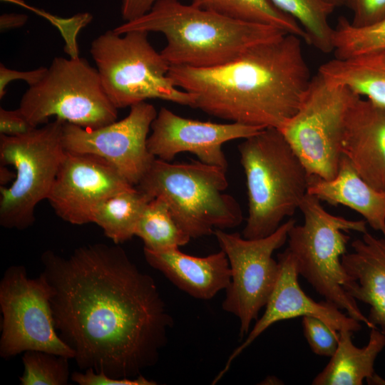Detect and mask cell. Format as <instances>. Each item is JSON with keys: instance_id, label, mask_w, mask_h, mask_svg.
<instances>
[{"instance_id": "obj_1", "label": "cell", "mask_w": 385, "mask_h": 385, "mask_svg": "<svg viewBox=\"0 0 385 385\" xmlns=\"http://www.w3.org/2000/svg\"><path fill=\"white\" fill-rule=\"evenodd\" d=\"M55 328L81 369L135 378L157 364L173 325L154 279L120 246L41 257Z\"/></svg>"}, {"instance_id": "obj_2", "label": "cell", "mask_w": 385, "mask_h": 385, "mask_svg": "<svg viewBox=\"0 0 385 385\" xmlns=\"http://www.w3.org/2000/svg\"><path fill=\"white\" fill-rule=\"evenodd\" d=\"M301 39L286 34L222 65L170 66L168 76L208 115L279 130L297 113L312 80Z\"/></svg>"}, {"instance_id": "obj_3", "label": "cell", "mask_w": 385, "mask_h": 385, "mask_svg": "<svg viewBox=\"0 0 385 385\" xmlns=\"http://www.w3.org/2000/svg\"><path fill=\"white\" fill-rule=\"evenodd\" d=\"M113 31L164 35L160 53L170 66L197 68L226 63L248 48L287 34L270 25L230 19L178 0H158L143 16L124 22Z\"/></svg>"}, {"instance_id": "obj_4", "label": "cell", "mask_w": 385, "mask_h": 385, "mask_svg": "<svg viewBox=\"0 0 385 385\" xmlns=\"http://www.w3.org/2000/svg\"><path fill=\"white\" fill-rule=\"evenodd\" d=\"M239 144L248 215L242 236L267 237L299 209L310 176L281 131L265 128Z\"/></svg>"}, {"instance_id": "obj_5", "label": "cell", "mask_w": 385, "mask_h": 385, "mask_svg": "<svg viewBox=\"0 0 385 385\" xmlns=\"http://www.w3.org/2000/svg\"><path fill=\"white\" fill-rule=\"evenodd\" d=\"M226 172L200 160L170 163L155 158L135 188L163 198L180 227L190 238H199L242 222L239 203L225 192Z\"/></svg>"}, {"instance_id": "obj_6", "label": "cell", "mask_w": 385, "mask_h": 385, "mask_svg": "<svg viewBox=\"0 0 385 385\" xmlns=\"http://www.w3.org/2000/svg\"><path fill=\"white\" fill-rule=\"evenodd\" d=\"M320 200L307 193L299 205L304 223L288 232V250L292 254L299 275H302L325 300L347 314L373 328L360 310L356 300L344 289L354 279L342 263L350 237L345 232H367L366 220H351L334 215L323 207Z\"/></svg>"}, {"instance_id": "obj_7", "label": "cell", "mask_w": 385, "mask_h": 385, "mask_svg": "<svg viewBox=\"0 0 385 385\" xmlns=\"http://www.w3.org/2000/svg\"><path fill=\"white\" fill-rule=\"evenodd\" d=\"M90 53L103 89L117 109L148 99L194 108L195 96L168 76L170 66L151 45L148 32L107 31L93 41Z\"/></svg>"}, {"instance_id": "obj_8", "label": "cell", "mask_w": 385, "mask_h": 385, "mask_svg": "<svg viewBox=\"0 0 385 385\" xmlns=\"http://www.w3.org/2000/svg\"><path fill=\"white\" fill-rule=\"evenodd\" d=\"M64 123L56 118L24 135H0L1 164L16 171L11 185L0 188L3 227L24 230L34 222L35 208L48 198L65 155Z\"/></svg>"}, {"instance_id": "obj_9", "label": "cell", "mask_w": 385, "mask_h": 385, "mask_svg": "<svg viewBox=\"0 0 385 385\" xmlns=\"http://www.w3.org/2000/svg\"><path fill=\"white\" fill-rule=\"evenodd\" d=\"M19 108L36 128L52 116L90 129L118 118L96 68L78 56L54 58L43 77L29 86Z\"/></svg>"}, {"instance_id": "obj_10", "label": "cell", "mask_w": 385, "mask_h": 385, "mask_svg": "<svg viewBox=\"0 0 385 385\" xmlns=\"http://www.w3.org/2000/svg\"><path fill=\"white\" fill-rule=\"evenodd\" d=\"M357 96L318 73L297 113L279 129L309 176L329 180L337 175L345 118Z\"/></svg>"}, {"instance_id": "obj_11", "label": "cell", "mask_w": 385, "mask_h": 385, "mask_svg": "<svg viewBox=\"0 0 385 385\" xmlns=\"http://www.w3.org/2000/svg\"><path fill=\"white\" fill-rule=\"evenodd\" d=\"M0 310L1 357L40 350L73 359L55 328L51 288L43 273L30 278L23 265L9 267L0 282Z\"/></svg>"}, {"instance_id": "obj_12", "label": "cell", "mask_w": 385, "mask_h": 385, "mask_svg": "<svg viewBox=\"0 0 385 385\" xmlns=\"http://www.w3.org/2000/svg\"><path fill=\"white\" fill-rule=\"evenodd\" d=\"M295 223L290 219L271 235L259 239H246L238 232L228 233L220 229L213 232L231 270V280L222 307L239 319L240 339L248 334L252 321L258 319L260 309L274 289L279 265L272 255L286 242Z\"/></svg>"}, {"instance_id": "obj_13", "label": "cell", "mask_w": 385, "mask_h": 385, "mask_svg": "<svg viewBox=\"0 0 385 385\" xmlns=\"http://www.w3.org/2000/svg\"><path fill=\"white\" fill-rule=\"evenodd\" d=\"M130 108L123 119L95 129L65 122L63 144L67 151L105 159L135 187L156 158L148 150L147 140L158 112L145 101Z\"/></svg>"}, {"instance_id": "obj_14", "label": "cell", "mask_w": 385, "mask_h": 385, "mask_svg": "<svg viewBox=\"0 0 385 385\" xmlns=\"http://www.w3.org/2000/svg\"><path fill=\"white\" fill-rule=\"evenodd\" d=\"M135 188L105 159L66 150L47 200L60 218L81 225L103 201Z\"/></svg>"}, {"instance_id": "obj_15", "label": "cell", "mask_w": 385, "mask_h": 385, "mask_svg": "<svg viewBox=\"0 0 385 385\" xmlns=\"http://www.w3.org/2000/svg\"><path fill=\"white\" fill-rule=\"evenodd\" d=\"M150 129L147 146L156 158L170 162L178 154L188 152L202 163L227 170L228 163L222 145L250 137L264 128L234 122L217 123L193 120L162 107Z\"/></svg>"}, {"instance_id": "obj_16", "label": "cell", "mask_w": 385, "mask_h": 385, "mask_svg": "<svg viewBox=\"0 0 385 385\" xmlns=\"http://www.w3.org/2000/svg\"><path fill=\"white\" fill-rule=\"evenodd\" d=\"M279 273L274 289L265 305L264 314L258 319L243 342L234 349L223 369L212 381L216 384L229 370L232 361L267 329L277 322L298 317L319 318L335 331H360L361 322L341 312L327 300L316 302L307 295L298 282L295 260L287 248L277 256Z\"/></svg>"}, {"instance_id": "obj_17", "label": "cell", "mask_w": 385, "mask_h": 385, "mask_svg": "<svg viewBox=\"0 0 385 385\" xmlns=\"http://www.w3.org/2000/svg\"><path fill=\"white\" fill-rule=\"evenodd\" d=\"M342 153L364 181L385 191V107L356 97L345 118Z\"/></svg>"}, {"instance_id": "obj_18", "label": "cell", "mask_w": 385, "mask_h": 385, "mask_svg": "<svg viewBox=\"0 0 385 385\" xmlns=\"http://www.w3.org/2000/svg\"><path fill=\"white\" fill-rule=\"evenodd\" d=\"M143 253L150 266L194 298L210 299L230 283L229 260L222 250L206 257L189 255L179 248L163 251L143 248Z\"/></svg>"}, {"instance_id": "obj_19", "label": "cell", "mask_w": 385, "mask_h": 385, "mask_svg": "<svg viewBox=\"0 0 385 385\" xmlns=\"http://www.w3.org/2000/svg\"><path fill=\"white\" fill-rule=\"evenodd\" d=\"M351 247L353 251L342 256V263L354 281L344 289L356 300L369 305V321L385 336V238L367 231Z\"/></svg>"}, {"instance_id": "obj_20", "label": "cell", "mask_w": 385, "mask_h": 385, "mask_svg": "<svg viewBox=\"0 0 385 385\" xmlns=\"http://www.w3.org/2000/svg\"><path fill=\"white\" fill-rule=\"evenodd\" d=\"M307 193L329 205H342L357 212L385 238V191H378L364 181L344 155L333 179L310 176Z\"/></svg>"}, {"instance_id": "obj_21", "label": "cell", "mask_w": 385, "mask_h": 385, "mask_svg": "<svg viewBox=\"0 0 385 385\" xmlns=\"http://www.w3.org/2000/svg\"><path fill=\"white\" fill-rule=\"evenodd\" d=\"M353 333L339 331L337 350L313 379V385H361L364 379L371 384L376 375L374 363L385 346V336L378 328H371L367 344L359 348L352 342Z\"/></svg>"}, {"instance_id": "obj_22", "label": "cell", "mask_w": 385, "mask_h": 385, "mask_svg": "<svg viewBox=\"0 0 385 385\" xmlns=\"http://www.w3.org/2000/svg\"><path fill=\"white\" fill-rule=\"evenodd\" d=\"M318 73L329 82L385 107V48L335 58L322 64Z\"/></svg>"}, {"instance_id": "obj_23", "label": "cell", "mask_w": 385, "mask_h": 385, "mask_svg": "<svg viewBox=\"0 0 385 385\" xmlns=\"http://www.w3.org/2000/svg\"><path fill=\"white\" fill-rule=\"evenodd\" d=\"M152 199L136 188L116 194L96 207L92 222L115 244L123 243L135 236L138 222Z\"/></svg>"}, {"instance_id": "obj_24", "label": "cell", "mask_w": 385, "mask_h": 385, "mask_svg": "<svg viewBox=\"0 0 385 385\" xmlns=\"http://www.w3.org/2000/svg\"><path fill=\"white\" fill-rule=\"evenodd\" d=\"M192 4L222 16L250 23L277 27L307 41L302 26L277 9L269 0H191Z\"/></svg>"}, {"instance_id": "obj_25", "label": "cell", "mask_w": 385, "mask_h": 385, "mask_svg": "<svg viewBox=\"0 0 385 385\" xmlns=\"http://www.w3.org/2000/svg\"><path fill=\"white\" fill-rule=\"evenodd\" d=\"M144 248L163 251L187 245L190 237L175 220L169 206L161 197L152 199L143 210L135 228Z\"/></svg>"}, {"instance_id": "obj_26", "label": "cell", "mask_w": 385, "mask_h": 385, "mask_svg": "<svg viewBox=\"0 0 385 385\" xmlns=\"http://www.w3.org/2000/svg\"><path fill=\"white\" fill-rule=\"evenodd\" d=\"M277 9L294 19L303 29L307 43L327 53L333 51L334 29L329 16L334 7L324 0H269Z\"/></svg>"}, {"instance_id": "obj_27", "label": "cell", "mask_w": 385, "mask_h": 385, "mask_svg": "<svg viewBox=\"0 0 385 385\" xmlns=\"http://www.w3.org/2000/svg\"><path fill=\"white\" fill-rule=\"evenodd\" d=\"M333 51L335 58H346L385 48V18L364 27L353 26L345 18H339L334 29Z\"/></svg>"}, {"instance_id": "obj_28", "label": "cell", "mask_w": 385, "mask_h": 385, "mask_svg": "<svg viewBox=\"0 0 385 385\" xmlns=\"http://www.w3.org/2000/svg\"><path fill=\"white\" fill-rule=\"evenodd\" d=\"M70 359L53 353L29 350L24 352L21 385H66L70 378Z\"/></svg>"}, {"instance_id": "obj_29", "label": "cell", "mask_w": 385, "mask_h": 385, "mask_svg": "<svg viewBox=\"0 0 385 385\" xmlns=\"http://www.w3.org/2000/svg\"><path fill=\"white\" fill-rule=\"evenodd\" d=\"M302 324L312 351L317 355L331 357L338 346L339 332L314 317H302Z\"/></svg>"}, {"instance_id": "obj_30", "label": "cell", "mask_w": 385, "mask_h": 385, "mask_svg": "<svg viewBox=\"0 0 385 385\" xmlns=\"http://www.w3.org/2000/svg\"><path fill=\"white\" fill-rule=\"evenodd\" d=\"M353 14L351 24L356 27L374 24L385 18V0H345Z\"/></svg>"}, {"instance_id": "obj_31", "label": "cell", "mask_w": 385, "mask_h": 385, "mask_svg": "<svg viewBox=\"0 0 385 385\" xmlns=\"http://www.w3.org/2000/svg\"><path fill=\"white\" fill-rule=\"evenodd\" d=\"M84 372L74 371L71 379L80 385H155L157 382L145 378L143 374L135 378H114L103 372L87 369Z\"/></svg>"}, {"instance_id": "obj_32", "label": "cell", "mask_w": 385, "mask_h": 385, "mask_svg": "<svg viewBox=\"0 0 385 385\" xmlns=\"http://www.w3.org/2000/svg\"><path fill=\"white\" fill-rule=\"evenodd\" d=\"M37 128V127H36ZM34 127L17 108L10 111L0 108V133L8 136H21L32 131Z\"/></svg>"}, {"instance_id": "obj_33", "label": "cell", "mask_w": 385, "mask_h": 385, "mask_svg": "<svg viewBox=\"0 0 385 385\" xmlns=\"http://www.w3.org/2000/svg\"><path fill=\"white\" fill-rule=\"evenodd\" d=\"M47 71L46 67L21 71L6 67L3 63L0 64V99H2L6 93L7 86L13 81L22 80L27 83L29 86L38 83L45 75Z\"/></svg>"}, {"instance_id": "obj_34", "label": "cell", "mask_w": 385, "mask_h": 385, "mask_svg": "<svg viewBox=\"0 0 385 385\" xmlns=\"http://www.w3.org/2000/svg\"><path fill=\"white\" fill-rule=\"evenodd\" d=\"M158 0H122L120 12L125 22L147 13Z\"/></svg>"}, {"instance_id": "obj_35", "label": "cell", "mask_w": 385, "mask_h": 385, "mask_svg": "<svg viewBox=\"0 0 385 385\" xmlns=\"http://www.w3.org/2000/svg\"><path fill=\"white\" fill-rule=\"evenodd\" d=\"M28 21V16L24 14H3L0 16V30L4 32L23 26Z\"/></svg>"}, {"instance_id": "obj_36", "label": "cell", "mask_w": 385, "mask_h": 385, "mask_svg": "<svg viewBox=\"0 0 385 385\" xmlns=\"http://www.w3.org/2000/svg\"><path fill=\"white\" fill-rule=\"evenodd\" d=\"M14 178V175L8 169H6L4 165H1L0 170V181L1 184H5L8 181L11 180Z\"/></svg>"}, {"instance_id": "obj_37", "label": "cell", "mask_w": 385, "mask_h": 385, "mask_svg": "<svg viewBox=\"0 0 385 385\" xmlns=\"http://www.w3.org/2000/svg\"><path fill=\"white\" fill-rule=\"evenodd\" d=\"M262 384H278L279 382H282L278 378L274 376H269L265 378L264 381H262Z\"/></svg>"}, {"instance_id": "obj_38", "label": "cell", "mask_w": 385, "mask_h": 385, "mask_svg": "<svg viewBox=\"0 0 385 385\" xmlns=\"http://www.w3.org/2000/svg\"><path fill=\"white\" fill-rule=\"evenodd\" d=\"M324 1L328 4L332 6L334 8L345 4V0H324Z\"/></svg>"}]
</instances>
